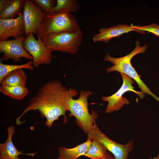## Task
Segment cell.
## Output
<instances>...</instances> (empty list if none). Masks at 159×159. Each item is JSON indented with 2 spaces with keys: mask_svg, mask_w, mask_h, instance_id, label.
Returning a JSON list of instances; mask_svg holds the SVG:
<instances>
[{
  "mask_svg": "<svg viewBox=\"0 0 159 159\" xmlns=\"http://www.w3.org/2000/svg\"><path fill=\"white\" fill-rule=\"evenodd\" d=\"M100 159H115L114 157L110 154L107 151L105 155L103 158Z\"/></svg>",
  "mask_w": 159,
  "mask_h": 159,
  "instance_id": "603a6c76",
  "label": "cell"
},
{
  "mask_svg": "<svg viewBox=\"0 0 159 159\" xmlns=\"http://www.w3.org/2000/svg\"><path fill=\"white\" fill-rule=\"evenodd\" d=\"M77 94L75 89H68L59 80L49 81L39 87L21 114L16 118V124H23L20 121L21 117L29 111L36 110L39 111L42 117L46 118L44 124L49 128L62 115L64 117L63 122L66 123L68 118L66 113L69 110V102Z\"/></svg>",
  "mask_w": 159,
  "mask_h": 159,
  "instance_id": "6da1fadb",
  "label": "cell"
},
{
  "mask_svg": "<svg viewBox=\"0 0 159 159\" xmlns=\"http://www.w3.org/2000/svg\"><path fill=\"white\" fill-rule=\"evenodd\" d=\"M87 135V139L96 140L102 144L107 150L112 154L115 159H128L129 153L134 148L133 140L128 141L125 144H122L109 138L100 130L96 122Z\"/></svg>",
  "mask_w": 159,
  "mask_h": 159,
  "instance_id": "8992f818",
  "label": "cell"
},
{
  "mask_svg": "<svg viewBox=\"0 0 159 159\" xmlns=\"http://www.w3.org/2000/svg\"><path fill=\"white\" fill-rule=\"evenodd\" d=\"M148 48L147 44L141 46L138 40L136 41V46L134 49L127 55L120 57H114L111 56L107 53L105 56L104 60L111 62L113 65L107 68L106 72L110 73L114 71L126 74L129 77L133 79L137 82L139 87L144 94H147L153 97L155 100L159 102V98L154 94L144 82L137 73L134 67L132 66L131 60L136 55L143 53Z\"/></svg>",
  "mask_w": 159,
  "mask_h": 159,
  "instance_id": "7a4b0ae2",
  "label": "cell"
},
{
  "mask_svg": "<svg viewBox=\"0 0 159 159\" xmlns=\"http://www.w3.org/2000/svg\"><path fill=\"white\" fill-rule=\"evenodd\" d=\"M46 15L32 0H26L22 12L25 37L30 33L37 34Z\"/></svg>",
  "mask_w": 159,
  "mask_h": 159,
  "instance_id": "9c48e42d",
  "label": "cell"
},
{
  "mask_svg": "<svg viewBox=\"0 0 159 159\" xmlns=\"http://www.w3.org/2000/svg\"><path fill=\"white\" fill-rule=\"evenodd\" d=\"M25 37L23 36L13 40L0 41V52L3 53L1 59L4 61L12 59L15 62H19L21 57L33 59L32 56L24 49L23 41Z\"/></svg>",
  "mask_w": 159,
  "mask_h": 159,
  "instance_id": "30bf717a",
  "label": "cell"
},
{
  "mask_svg": "<svg viewBox=\"0 0 159 159\" xmlns=\"http://www.w3.org/2000/svg\"><path fill=\"white\" fill-rule=\"evenodd\" d=\"M107 151L106 147L101 143L92 140L89 150L84 156L91 159H100L105 155Z\"/></svg>",
  "mask_w": 159,
  "mask_h": 159,
  "instance_id": "d6986e66",
  "label": "cell"
},
{
  "mask_svg": "<svg viewBox=\"0 0 159 159\" xmlns=\"http://www.w3.org/2000/svg\"><path fill=\"white\" fill-rule=\"evenodd\" d=\"M42 40L46 47L52 51L74 54L77 52L82 42V33L80 29L73 33L51 34L44 36Z\"/></svg>",
  "mask_w": 159,
  "mask_h": 159,
  "instance_id": "5b68a950",
  "label": "cell"
},
{
  "mask_svg": "<svg viewBox=\"0 0 159 159\" xmlns=\"http://www.w3.org/2000/svg\"><path fill=\"white\" fill-rule=\"evenodd\" d=\"M22 13L15 19H0V41H6L10 37L15 39L25 34Z\"/></svg>",
  "mask_w": 159,
  "mask_h": 159,
  "instance_id": "8fae6325",
  "label": "cell"
},
{
  "mask_svg": "<svg viewBox=\"0 0 159 159\" xmlns=\"http://www.w3.org/2000/svg\"><path fill=\"white\" fill-rule=\"evenodd\" d=\"M149 159H159V154H158L156 156L154 157L153 158L150 157Z\"/></svg>",
  "mask_w": 159,
  "mask_h": 159,
  "instance_id": "d4e9b609",
  "label": "cell"
},
{
  "mask_svg": "<svg viewBox=\"0 0 159 159\" xmlns=\"http://www.w3.org/2000/svg\"><path fill=\"white\" fill-rule=\"evenodd\" d=\"M26 0H8L6 5L0 11V19H13L21 13Z\"/></svg>",
  "mask_w": 159,
  "mask_h": 159,
  "instance_id": "9a60e30c",
  "label": "cell"
},
{
  "mask_svg": "<svg viewBox=\"0 0 159 159\" xmlns=\"http://www.w3.org/2000/svg\"><path fill=\"white\" fill-rule=\"evenodd\" d=\"M8 136L6 142L0 144V159H21L19 157L20 155L24 154L32 157L37 154V152L23 153L22 150L19 151L14 145L12 137L15 132V128L11 125L8 127Z\"/></svg>",
  "mask_w": 159,
  "mask_h": 159,
  "instance_id": "4fadbf2b",
  "label": "cell"
},
{
  "mask_svg": "<svg viewBox=\"0 0 159 159\" xmlns=\"http://www.w3.org/2000/svg\"><path fill=\"white\" fill-rule=\"evenodd\" d=\"M36 4L46 14H54L53 8L55 0H33Z\"/></svg>",
  "mask_w": 159,
  "mask_h": 159,
  "instance_id": "44dd1931",
  "label": "cell"
},
{
  "mask_svg": "<svg viewBox=\"0 0 159 159\" xmlns=\"http://www.w3.org/2000/svg\"><path fill=\"white\" fill-rule=\"evenodd\" d=\"M8 0H0V11H1L6 5Z\"/></svg>",
  "mask_w": 159,
  "mask_h": 159,
  "instance_id": "cb8c5ba5",
  "label": "cell"
},
{
  "mask_svg": "<svg viewBox=\"0 0 159 159\" xmlns=\"http://www.w3.org/2000/svg\"><path fill=\"white\" fill-rule=\"evenodd\" d=\"M33 61H30L20 65H9L3 64L1 61L0 63V81L8 73L14 70L20 69H26L33 70L34 69Z\"/></svg>",
  "mask_w": 159,
  "mask_h": 159,
  "instance_id": "ffe728a7",
  "label": "cell"
},
{
  "mask_svg": "<svg viewBox=\"0 0 159 159\" xmlns=\"http://www.w3.org/2000/svg\"><path fill=\"white\" fill-rule=\"evenodd\" d=\"M132 27L141 31L151 32L159 37V25L155 23L145 26L134 25L132 24Z\"/></svg>",
  "mask_w": 159,
  "mask_h": 159,
  "instance_id": "7402d4cb",
  "label": "cell"
},
{
  "mask_svg": "<svg viewBox=\"0 0 159 159\" xmlns=\"http://www.w3.org/2000/svg\"><path fill=\"white\" fill-rule=\"evenodd\" d=\"M57 4L53 8L54 13L62 12H76L80 8L79 2L76 0H57Z\"/></svg>",
  "mask_w": 159,
  "mask_h": 159,
  "instance_id": "ac0fdd59",
  "label": "cell"
},
{
  "mask_svg": "<svg viewBox=\"0 0 159 159\" xmlns=\"http://www.w3.org/2000/svg\"><path fill=\"white\" fill-rule=\"evenodd\" d=\"M27 77L22 69H17L6 74L0 81L1 85L25 86Z\"/></svg>",
  "mask_w": 159,
  "mask_h": 159,
  "instance_id": "2e32d148",
  "label": "cell"
},
{
  "mask_svg": "<svg viewBox=\"0 0 159 159\" xmlns=\"http://www.w3.org/2000/svg\"><path fill=\"white\" fill-rule=\"evenodd\" d=\"M123 80V84L120 88L115 93L108 96H102V99L104 101L108 102L105 112L107 113H111L117 111L122 108L125 105H128L130 102L123 94L128 91L133 92L139 96L140 100L145 97L142 92L134 90L132 85L134 84V80L126 74L120 73Z\"/></svg>",
  "mask_w": 159,
  "mask_h": 159,
  "instance_id": "52a82bcc",
  "label": "cell"
},
{
  "mask_svg": "<svg viewBox=\"0 0 159 159\" xmlns=\"http://www.w3.org/2000/svg\"><path fill=\"white\" fill-rule=\"evenodd\" d=\"M0 92L11 98L20 100L26 97L29 93V91L25 86L1 85Z\"/></svg>",
  "mask_w": 159,
  "mask_h": 159,
  "instance_id": "e0dca14e",
  "label": "cell"
},
{
  "mask_svg": "<svg viewBox=\"0 0 159 159\" xmlns=\"http://www.w3.org/2000/svg\"><path fill=\"white\" fill-rule=\"evenodd\" d=\"M36 39L33 33L29 34L24 39L23 44L25 50L32 57L33 65L37 67L41 64H49L52 62L53 57L52 51L47 49L42 39L37 35Z\"/></svg>",
  "mask_w": 159,
  "mask_h": 159,
  "instance_id": "ba28073f",
  "label": "cell"
},
{
  "mask_svg": "<svg viewBox=\"0 0 159 159\" xmlns=\"http://www.w3.org/2000/svg\"><path fill=\"white\" fill-rule=\"evenodd\" d=\"M80 29L75 17L71 13L64 12L46 14L37 35L42 39L50 34L73 33Z\"/></svg>",
  "mask_w": 159,
  "mask_h": 159,
  "instance_id": "3957f363",
  "label": "cell"
},
{
  "mask_svg": "<svg viewBox=\"0 0 159 159\" xmlns=\"http://www.w3.org/2000/svg\"><path fill=\"white\" fill-rule=\"evenodd\" d=\"M92 92L89 90L80 91L79 98L70 100L69 102V117L73 116L76 118L75 122L87 135L92 127L98 117L97 113L93 110L91 114L89 112L88 98Z\"/></svg>",
  "mask_w": 159,
  "mask_h": 159,
  "instance_id": "277c9868",
  "label": "cell"
},
{
  "mask_svg": "<svg viewBox=\"0 0 159 159\" xmlns=\"http://www.w3.org/2000/svg\"><path fill=\"white\" fill-rule=\"evenodd\" d=\"M132 24L130 25L119 24L110 27H102L100 29L99 32L93 35L92 39L94 42H103L108 43L111 39L118 37L124 34L132 31H135L144 34V32L133 29Z\"/></svg>",
  "mask_w": 159,
  "mask_h": 159,
  "instance_id": "7c38bea8",
  "label": "cell"
},
{
  "mask_svg": "<svg viewBox=\"0 0 159 159\" xmlns=\"http://www.w3.org/2000/svg\"><path fill=\"white\" fill-rule=\"evenodd\" d=\"M92 140L87 139L85 143L72 148H68L62 146L58 148L59 155L58 159H77L84 155L89 150Z\"/></svg>",
  "mask_w": 159,
  "mask_h": 159,
  "instance_id": "5bb4252c",
  "label": "cell"
}]
</instances>
